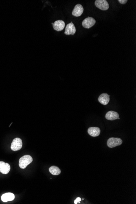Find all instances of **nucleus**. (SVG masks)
Masks as SVG:
<instances>
[{
	"mask_svg": "<svg viewBox=\"0 0 136 204\" xmlns=\"http://www.w3.org/2000/svg\"><path fill=\"white\" fill-rule=\"evenodd\" d=\"M33 161V158L29 155L23 156L19 159V166L20 168L24 169Z\"/></svg>",
	"mask_w": 136,
	"mask_h": 204,
	"instance_id": "1",
	"label": "nucleus"
},
{
	"mask_svg": "<svg viewBox=\"0 0 136 204\" xmlns=\"http://www.w3.org/2000/svg\"><path fill=\"white\" fill-rule=\"evenodd\" d=\"M81 199L80 197H78V198H76V200H75L74 201V203L75 204H78V203H80V201H81Z\"/></svg>",
	"mask_w": 136,
	"mask_h": 204,
	"instance_id": "16",
	"label": "nucleus"
},
{
	"mask_svg": "<svg viewBox=\"0 0 136 204\" xmlns=\"http://www.w3.org/2000/svg\"><path fill=\"white\" fill-rule=\"evenodd\" d=\"M23 142L21 139L19 138H14L12 142L11 149L14 151H18L22 148Z\"/></svg>",
	"mask_w": 136,
	"mask_h": 204,
	"instance_id": "3",
	"label": "nucleus"
},
{
	"mask_svg": "<svg viewBox=\"0 0 136 204\" xmlns=\"http://www.w3.org/2000/svg\"><path fill=\"white\" fill-rule=\"evenodd\" d=\"M11 167L8 163H5L3 161H0V172L3 174H8L10 170Z\"/></svg>",
	"mask_w": 136,
	"mask_h": 204,
	"instance_id": "7",
	"label": "nucleus"
},
{
	"mask_svg": "<svg viewBox=\"0 0 136 204\" xmlns=\"http://www.w3.org/2000/svg\"><path fill=\"white\" fill-rule=\"evenodd\" d=\"M89 135L93 137L98 136L101 133V130L98 127H90L88 130Z\"/></svg>",
	"mask_w": 136,
	"mask_h": 204,
	"instance_id": "12",
	"label": "nucleus"
},
{
	"mask_svg": "<svg viewBox=\"0 0 136 204\" xmlns=\"http://www.w3.org/2000/svg\"><path fill=\"white\" fill-rule=\"evenodd\" d=\"M95 4L97 8L103 11L107 10L109 7V4L106 0H96Z\"/></svg>",
	"mask_w": 136,
	"mask_h": 204,
	"instance_id": "4",
	"label": "nucleus"
},
{
	"mask_svg": "<svg viewBox=\"0 0 136 204\" xmlns=\"http://www.w3.org/2000/svg\"><path fill=\"white\" fill-rule=\"evenodd\" d=\"M49 171L53 175H58L61 173V170L60 168L56 166H52L49 168Z\"/></svg>",
	"mask_w": 136,
	"mask_h": 204,
	"instance_id": "14",
	"label": "nucleus"
},
{
	"mask_svg": "<svg viewBox=\"0 0 136 204\" xmlns=\"http://www.w3.org/2000/svg\"><path fill=\"white\" fill-rule=\"evenodd\" d=\"M118 1L119 2V3H120L121 4H126V3H127V2H128V1L127 0H118Z\"/></svg>",
	"mask_w": 136,
	"mask_h": 204,
	"instance_id": "15",
	"label": "nucleus"
},
{
	"mask_svg": "<svg viewBox=\"0 0 136 204\" xmlns=\"http://www.w3.org/2000/svg\"><path fill=\"white\" fill-rule=\"evenodd\" d=\"M52 24L53 29L56 31H61L65 28V23L62 20H57Z\"/></svg>",
	"mask_w": 136,
	"mask_h": 204,
	"instance_id": "8",
	"label": "nucleus"
},
{
	"mask_svg": "<svg viewBox=\"0 0 136 204\" xmlns=\"http://www.w3.org/2000/svg\"><path fill=\"white\" fill-rule=\"evenodd\" d=\"M84 12V8L80 4H77L75 7L72 12V15L75 17L81 16Z\"/></svg>",
	"mask_w": 136,
	"mask_h": 204,
	"instance_id": "9",
	"label": "nucleus"
},
{
	"mask_svg": "<svg viewBox=\"0 0 136 204\" xmlns=\"http://www.w3.org/2000/svg\"><path fill=\"white\" fill-rule=\"evenodd\" d=\"M1 200L3 202L12 201L15 198V196L11 193H7L3 194L1 196Z\"/></svg>",
	"mask_w": 136,
	"mask_h": 204,
	"instance_id": "13",
	"label": "nucleus"
},
{
	"mask_svg": "<svg viewBox=\"0 0 136 204\" xmlns=\"http://www.w3.org/2000/svg\"><path fill=\"white\" fill-rule=\"evenodd\" d=\"M96 23V20L92 17H88L82 22V25L84 28L89 29L94 26Z\"/></svg>",
	"mask_w": 136,
	"mask_h": 204,
	"instance_id": "5",
	"label": "nucleus"
},
{
	"mask_svg": "<svg viewBox=\"0 0 136 204\" xmlns=\"http://www.w3.org/2000/svg\"><path fill=\"white\" fill-rule=\"evenodd\" d=\"M122 139L119 138H109L107 141V146L110 148H113L116 146H120L122 144Z\"/></svg>",
	"mask_w": 136,
	"mask_h": 204,
	"instance_id": "2",
	"label": "nucleus"
},
{
	"mask_svg": "<svg viewBox=\"0 0 136 204\" xmlns=\"http://www.w3.org/2000/svg\"><path fill=\"white\" fill-rule=\"evenodd\" d=\"M119 116V114L117 112L114 111H110L106 113L105 117L107 120L113 121L117 119Z\"/></svg>",
	"mask_w": 136,
	"mask_h": 204,
	"instance_id": "11",
	"label": "nucleus"
},
{
	"mask_svg": "<svg viewBox=\"0 0 136 204\" xmlns=\"http://www.w3.org/2000/svg\"><path fill=\"white\" fill-rule=\"evenodd\" d=\"M110 95L108 94L104 93L102 94L98 98V101L101 104L106 105L109 102Z\"/></svg>",
	"mask_w": 136,
	"mask_h": 204,
	"instance_id": "10",
	"label": "nucleus"
},
{
	"mask_svg": "<svg viewBox=\"0 0 136 204\" xmlns=\"http://www.w3.org/2000/svg\"><path fill=\"white\" fill-rule=\"evenodd\" d=\"M76 32V28L72 22L68 24L66 27L64 34L66 35H74Z\"/></svg>",
	"mask_w": 136,
	"mask_h": 204,
	"instance_id": "6",
	"label": "nucleus"
}]
</instances>
